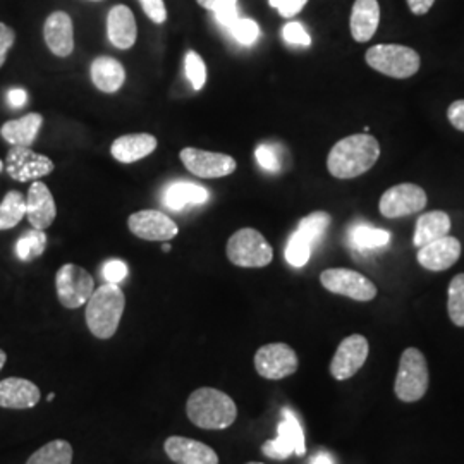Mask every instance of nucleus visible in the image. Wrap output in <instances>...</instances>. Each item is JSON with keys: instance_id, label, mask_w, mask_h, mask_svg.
Wrapping results in <instances>:
<instances>
[{"instance_id": "nucleus-1", "label": "nucleus", "mask_w": 464, "mask_h": 464, "mask_svg": "<svg viewBox=\"0 0 464 464\" xmlns=\"http://www.w3.org/2000/svg\"><path fill=\"white\" fill-rule=\"evenodd\" d=\"M381 157V145L372 134H353L332 147L327 167L337 179H353L368 172Z\"/></svg>"}, {"instance_id": "nucleus-2", "label": "nucleus", "mask_w": 464, "mask_h": 464, "mask_svg": "<svg viewBox=\"0 0 464 464\" xmlns=\"http://www.w3.org/2000/svg\"><path fill=\"white\" fill-rule=\"evenodd\" d=\"M186 415L199 429L224 430L236 421L237 406L226 392L214 387H199L186 402Z\"/></svg>"}, {"instance_id": "nucleus-3", "label": "nucleus", "mask_w": 464, "mask_h": 464, "mask_svg": "<svg viewBox=\"0 0 464 464\" xmlns=\"http://www.w3.org/2000/svg\"><path fill=\"white\" fill-rule=\"evenodd\" d=\"M126 296L119 284H103L86 303V325L102 341L114 337L124 314Z\"/></svg>"}, {"instance_id": "nucleus-4", "label": "nucleus", "mask_w": 464, "mask_h": 464, "mask_svg": "<svg viewBox=\"0 0 464 464\" xmlns=\"http://www.w3.org/2000/svg\"><path fill=\"white\" fill-rule=\"evenodd\" d=\"M365 61L372 69L396 80L415 76L421 64L420 53L415 49L398 44L370 47L366 50Z\"/></svg>"}, {"instance_id": "nucleus-5", "label": "nucleus", "mask_w": 464, "mask_h": 464, "mask_svg": "<svg viewBox=\"0 0 464 464\" xmlns=\"http://www.w3.org/2000/svg\"><path fill=\"white\" fill-rule=\"evenodd\" d=\"M429 391V366L420 349L408 348L399 362L394 392L404 402L420 401Z\"/></svg>"}, {"instance_id": "nucleus-6", "label": "nucleus", "mask_w": 464, "mask_h": 464, "mask_svg": "<svg viewBox=\"0 0 464 464\" xmlns=\"http://www.w3.org/2000/svg\"><path fill=\"white\" fill-rule=\"evenodd\" d=\"M226 253L234 266L243 268H262L274 260V249L264 234L251 227L234 232L227 241Z\"/></svg>"}, {"instance_id": "nucleus-7", "label": "nucleus", "mask_w": 464, "mask_h": 464, "mask_svg": "<svg viewBox=\"0 0 464 464\" xmlns=\"http://www.w3.org/2000/svg\"><path fill=\"white\" fill-rule=\"evenodd\" d=\"M55 289L59 303L67 310H76L95 293V281L83 266L66 264L57 270Z\"/></svg>"}, {"instance_id": "nucleus-8", "label": "nucleus", "mask_w": 464, "mask_h": 464, "mask_svg": "<svg viewBox=\"0 0 464 464\" xmlns=\"http://www.w3.org/2000/svg\"><path fill=\"white\" fill-rule=\"evenodd\" d=\"M320 282L334 295H341L354 301H372L377 296V285L356 270L329 268L322 272Z\"/></svg>"}, {"instance_id": "nucleus-9", "label": "nucleus", "mask_w": 464, "mask_h": 464, "mask_svg": "<svg viewBox=\"0 0 464 464\" xmlns=\"http://www.w3.org/2000/svg\"><path fill=\"white\" fill-rule=\"evenodd\" d=\"M298 366L296 351L284 343L266 344L255 354V368L266 381H282L296 373Z\"/></svg>"}, {"instance_id": "nucleus-10", "label": "nucleus", "mask_w": 464, "mask_h": 464, "mask_svg": "<svg viewBox=\"0 0 464 464\" xmlns=\"http://www.w3.org/2000/svg\"><path fill=\"white\" fill-rule=\"evenodd\" d=\"M5 170L17 183L36 181L53 172V162L47 155L36 153L30 147L13 145L5 157Z\"/></svg>"}, {"instance_id": "nucleus-11", "label": "nucleus", "mask_w": 464, "mask_h": 464, "mask_svg": "<svg viewBox=\"0 0 464 464\" xmlns=\"http://www.w3.org/2000/svg\"><path fill=\"white\" fill-rule=\"evenodd\" d=\"M429 199L421 186L402 183L389 188L379 201V210L387 218L413 216L427 207Z\"/></svg>"}, {"instance_id": "nucleus-12", "label": "nucleus", "mask_w": 464, "mask_h": 464, "mask_svg": "<svg viewBox=\"0 0 464 464\" xmlns=\"http://www.w3.org/2000/svg\"><path fill=\"white\" fill-rule=\"evenodd\" d=\"M262 452L270 459H285L291 454L304 456V433L293 411L284 410V420L279 423L277 439L266 440L262 446Z\"/></svg>"}, {"instance_id": "nucleus-13", "label": "nucleus", "mask_w": 464, "mask_h": 464, "mask_svg": "<svg viewBox=\"0 0 464 464\" xmlns=\"http://www.w3.org/2000/svg\"><path fill=\"white\" fill-rule=\"evenodd\" d=\"M181 160L184 167L203 179H216L231 176L236 170V160L231 155L216 153V151H205V150L188 147L181 151Z\"/></svg>"}, {"instance_id": "nucleus-14", "label": "nucleus", "mask_w": 464, "mask_h": 464, "mask_svg": "<svg viewBox=\"0 0 464 464\" xmlns=\"http://www.w3.org/2000/svg\"><path fill=\"white\" fill-rule=\"evenodd\" d=\"M370 353L368 341L360 334L346 337L335 351L331 362V373L335 381H348L365 365Z\"/></svg>"}, {"instance_id": "nucleus-15", "label": "nucleus", "mask_w": 464, "mask_h": 464, "mask_svg": "<svg viewBox=\"0 0 464 464\" xmlns=\"http://www.w3.org/2000/svg\"><path fill=\"white\" fill-rule=\"evenodd\" d=\"M128 227L136 237L145 241H170L179 227L170 217L159 210H140L128 218Z\"/></svg>"}, {"instance_id": "nucleus-16", "label": "nucleus", "mask_w": 464, "mask_h": 464, "mask_svg": "<svg viewBox=\"0 0 464 464\" xmlns=\"http://www.w3.org/2000/svg\"><path fill=\"white\" fill-rule=\"evenodd\" d=\"M169 459L176 464H218L216 450L189 437L172 435L164 442Z\"/></svg>"}, {"instance_id": "nucleus-17", "label": "nucleus", "mask_w": 464, "mask_h": 464, "mask_svg": "<svg viewBox=\"0 0 464 464\" xmlns=\"http://www.w3.org/2000/svg\"><path fill=\"white\" fill-rule=\"evenodd\" d=\"M418 249V264L431 272L448 270L461 256V243L454 236L440 237Z\"/></svg>"}, {"instance_id": "nucleus-18", "label": "nucleus", "mask_w": 464, "mask_h": 464, "mask_svg": "<svg viewBox=\"0 0 464 464\" xmlns=\"http://www.w3.org/2000/svg\"><path fill=\"white\" fill-rule=\"evenodd\" d=\"M44 38L53 55L69 57L74 50V26L71 16L64 11L52 13L44 24Z\"/></svg>"}, {"instance_id": "nucleus-19", "label": "nucleus", "mask_w": 464, "mask_h": 464, "mask_svg": "<svg viewBox=\"0 0 464 464\" xmlns=\"http://www.w3.org/2000/svg\"><path fill=\"white\" fill-rule=\"evenodd\" d=\"M26 217L34 229L45 231L57 217V207L47 184L34 181L26 197Z\"/></svg>"}, {"instance_id": "nucleus-20", "label": "nucleus", "mask_w": 464, "mask_h": 464, "mask_svg": "<svg viewBox=\"0 0 464 464\" xmlns=\"http://www.w3.org/2000/svg\"><path fill=\"white\" fill-rule=\"evenodd\" d=\"M40 389L34 382L9 377L0 382V408L4 410H32L40 402Z\"/></svg>"}, {"instance_id": "nucleus-21", "label": "nucleus", "mask_w": 464, "mask_h": 464, "mask_svg": "<svg viewBox=\"0 0 464 464\" xmlns=\"http://www.w3.org/2000/svg\"><path fill=\"white\" fill-rule=\"evenodd\" d=\"M381 23V5L379 0H356L351 9L349 28L351 36L358 44H365L373 38Z\"/></svg>"}, {"instance_id": "nucleus-22", "label": "nucleus", "mask_w": 464, "mask_h": 464, "mask_svg": "<svg viewBox=\"0 0 464 464\" xmlns=\"http://www.w3.org/2000/svg\"><path fill=\"white\" fill-rule=\"evenodd\" d=\"M107 34L111 44L121 50H128L136 44L138 28L133 11L128 5H114L107 16Z\"/></svg>"}, {"instance_id": "nucleus-23", "label": "nucleus", "mask_w": 464, "mask_h": 464, "mask_svg": "<svg viewBox=\"0 0 464 464\" xmlns=\"http://www.w3.org/2000/svg\"><path fill=\"white\" fill-rule=\"evenodd\" d=\"M157 145L159 143L153 134H126V136L117 138L111 147V151L117 162L133 164V162L149 157L150 153H153Z\"/></svg>"}, {"instance_id": "nucleus-24", "label": "nucleus", "mask_w": 464, "mask_h": 464, "mask_svg": "<svg viewBox=\"0 0 464 464\" xmlns=\"http://www.w3.org/2000/svg\"><path fill=\"white\" fill-rule=\"evenodd\" d=\"M92 82L103 93H116L126 82V71L122 64L109 55L97 57L90 67Z\"/></svg>"}, {"instance_id": "nucleus-25", "label": "nucleus", "mask_w": 464, "mask_h": 464, "mask_svg": "<svg viewBox=\"0 0 464 464\" xmlns=\"http://www.w3.org/2000/svg\"><path fill=\"white\" fill-rule=\"evenodd\" d=\"M42 126H44V116L34 112V114L19 117V119L7 121L5 124H2L0 134L9 145L30 147L38 138Z\"/></svg>"}, {"instance_id": "nucleus-26", "label": "nucleus", "mask_w": 464, "mask_h": 464, "mask_svg": "<svg viewBox=\"0 0 464 464\" xmlns=\"http://www.w3.org/2000/svg\"><path fill=\"white\" fill-rule=\"evenodd\" d=\"M210 198L207 188L188 181L169 184L164 191V205L170 210H183L189 205H203Z\"/></svg>"}, {"instance_id": "nucleus-27", "label": "nucleus", "mask_w": 464, "mask_h": 464, "mask_svg": "<svg viewBox=\"0 0 464 464\" xmlns=\"http://www.w3.org/2000/svg\"><path fill=\"white\" fill-rule=\"evenodd\" d=\"M450 227H452V222L446 212L433 210V212L423 214L416 222L415 237H413L416 248H421L431 241L446 237L450 232Z\"/></svg>"}, {"instance_id": "nucleus-28", "label": "nucleus", "mask_w": 464, "mask_h": 464, "mask_svg": "<svg viewBox=\"0 0 464 464\" xmlns=\"http://www.w3.org/2000/svg\"><path fill=\"white\" fill-rule=\"evenodd\" d=\"M391 234L383 229H377L370 224H356L349 229V245L358 251L382 248L389 245Z\"/></svg>"}, {"instance_id": "nucleus-29", "label": "nucleus", "mask_w": 464, "mask_h": 464, "mask_svg": "<svg viewBox=\"0 0 464 464\" xmlns=\"http://www.w3.org/2000/svg\"><path fill=\"white\" fill-rule=\"evenodd\" d=\"M23 217H26V198L13 189L0 203V231L14 229Z\"/></svg>"}, {"instance_id": "nucleus-30", "label": "nucleus", "mask_w": 464, "mask_h": 464, "mask_svg": "<svg viewBox=\"0 0 464 464\" xmlns=\"http://www.w3.org/2000/svg\"><path fill=\"white\" fill-rule=\"evenodd\" d=\"M26 464H72V446L63 439L52 440L34 450Z\"/></svg>"}, {"instance_id": "nucleus-31", "label": "nucleus", "mask_w": 464, "mask_h": 464, "mask_svg": "<svg viewBox=\"0 0 464 464\" xmlns=\"http://www.w3.org/2000/svg\"><path fill=\"white\" fill-rule=\"evenodd\" d=\"M47 234L42 229H30L24 232L16 243V255L21 262H32L42 256L47 249Z\"/></svg>"}, {"instance_id": "nucleus-32", "label": "nucleus", "mask_w": 464, "mask_h": 464, "mask_svg": "<svg viewBox=\"0 0 464 464\" xmlns=\"http://www.w3.org/2000/svg\"><path fill=\"white\" fill-rule=\"evenodd\" d=\"M329 226H331V216L327 212H314L299 222L298 232L315 248L316 245L322 241V237L325 236Z\"/></svg>"}, {"instance_id": "nucleus-33", "label": "nucleus", "mask_w": 464, "mask_h": 464, "mask_svg": "<svg viewBox=\"0 0 464 464\" xmlns=\"http://www.w3.org/2000/svg\"><path fill=\"white\" fill-rule=\"evenodd\" d=\"M448 312L454 325L464 327V274H458L449 284Z\"/></svg>"}, {"instance_id": "nucleus-34", "label": "nucleus", "mask_w": 464, "mask_h": 464, "mask_svg": "<svg viewBox=\"0 0 464 464\" xmlns=\"http://www.w3.org/2000/svg\"><path fill=\"white\" fill-rule=\"evenodd\" d=\"M312 249H314V246L310 245V241L304 239V237L296 231L291 236V239H289V243H287V246H285V260H287L289 266L301 268V266H304L308 264V260H310V256H312Z\"/></svg>"}, {"instance_id": "nucleus-35", "label": "nucleus", "mask_w": 464, "mask_h": 464, "mask_svg": "<svg viewBox=\"0 0 464 464\" xmlns=\"http://www.w3.org/2000/svg\"><path fill=\"white\" fill-rule=\"evenodd\" d=\"M184 71L195 90H201L207 82V66L197 52L189 50L184 57Z\"/></svg>"}, {"instance_id": "nucleus-36", "label": "nucleus", "mask_w": 464, "mask_h": 464, "mask_svg": "<svg viewBox=\"0 0 464 464\" xmlns=\"http://www.w3.org/2000/svg\"><path fill=\"white\" fill-rule=\"evenodd\" d=\"M229 32L236 38V42L246 47L253 45L260 38V26L249 17H239L229 28Z\"/></svg>"}, {"instance_id": "nucleus-37", "label": "nucleus", "mask_w": 464, "mask_h": 464, "mask_svg": "<svg viewBox=\"0 0 464 464\" xmlns=\"http://www.w3.org/2000/svg\"><path fill=\"white\" fill-rule=\"evenodd\" d=\"M214 16H216L217 23L220 26H224L226 30H229L232 24L239 19V13H237V0H220L214 7Z\"/></svg>"}, {"instance_id": "nucleus-38", "label": "nucleus", "mask_w": 464, "mask_h": 464, "mask_svg": "<svg viewBox=\"0 0 464 464\" xmlns=\"http://www.w3.org/2000/svg\"><path fill=\"white\" fill-rule=\"evenodd\" d=\"M282 36L287 44L291 45H301V47H310L312 45V36L304 30V26L301 23H287L282 30Z\"/></svg>"}, {"instance_id": "nucleus-39", "label": "nucleus", "mask_w": 464, "mask_h": 464, "mask_svg": "<svg viewBox=\"0 0 464 464\" xmlns=\"http://www.w3.org/2000/svg\"><path fill=\"white\" fill-rule=\"evenodd\" d=\"M255 155H256L258 164L264 167L266 170H270V172H279L281 170V160H279L274 147L260 145L256 151H255Z\"/></svg>"}, {"instance_id": "nucleus-40", "label": "nucleus", "mask_w": 464, "mask_h": 464, "mask_svg": "<svg viewBox=\"0 0 464 464\" xmlns=\"http://www.w3.org/2000/svg\"><path fill=\"white\" fill-rule=\"evenodd\" d=\"M102 276L111 284H119L128 277V266L122 260H109L102 268Z\"/></svg>"}, {"instance_id": "nucleus-41", "label": "nucleus", "mask_w": 464, "mask_h": 464, "mask_svg": "<svg viewBox=\"0 0 464 464\" xmlns=\"http://www.w3.org/2000/svg\"><path fill=\"white\" fill-rule=\"evenodd\" d=\"M145 14L157 24H162L166 23L167 19V9L164 0H140Z\"/></svg>"}, {"instance_id": "nucleus-42", "label": "nucleus", "mask_w": 464, "mask_h": 464, "mask_svg": "<svg viewBox=\"0 0 464 464\" xmlns=\"http://www.w3.org/2000/svg\"><path fill=\"white\" fill-rule=\"evenodd\" d=\"M274 9L279 11L282 17H295L303 11L308 0H268Z\"/></svg>"}, {"instance_id": "nucleus-43", "label": "nucleus", "mask_w": 464, "mask_h": 464, "mask_svg": "<svg viewBox=\"0 0 464 464\" xmlns=\"http://www.w3.org/2000/svg\"><path fill=\"white\" fill-rule=\"evenodd\" d=\"M14 42H16V32L5 23H0V67L5 64L7 53L13 49Z\"/></svg>"}, {"instance_id": "nucleus-44", "label": "nucleus", "mask_w": 464, "mask_h": 464, "mask_svg": "<svg viewBox=\"0 0 464 464\" xmlns=\"http://www.w3.org/2000/svg\"><path fill=\"white\" fill-rule=\"evenodd\" d=\"M448 119L458 131L464 133V100H456L449 105Z\"/></svg>"}, {"instance_id": "nucleus-45", "label": "nucleus", "mask_w": 464, "mask_h": 464, "mask_svg": "<svg viewBox=\"0 0 464 464\" xmlns=\"http://www.w3.org/2000/svg\"><path fill=\"white\" fill-rule=\"evenodd\" d=\"M406 4L410 7V11L416 16H425L433 7L435 0H406Z\"/></svg>"}, {"instance_id": "nucleus-46", "label": "nucleus", "mask_w": 464, "mask_h": 464, "mask_svg": "<svg viewBox=\"0 0 464 464\" xmlns=\"http://www.w3.org/2000/svg\"><path fill=\"white\" fill-rule=\"evenodd\" d=\"M26 100H28V93L23 90V88H13L9 93H7V102L13 109H21L26 105Z\"/></svg>"}, {"instance_id": "nucleus-47", "label": "nucleus", "mask_w": 464, "mask_h": 464, "mask_svg": "<svg viewBox=\"0 0 464 464\" xmlns=\"http://www.w3.org/2000/svg\"><path fill=\"white\" fill-rule=\"evenodd\" d=\"M310 464H334V459H332L331 454L329 452H318V454H315L314 458H312V461H310Z\"/></svg>"}, {"instance_id": "nucleus-48", "label": "nucleus", "mask_w": 464, "mask_h": 464, "mask_svg": "<svg viewBox=\"0 0 464 464\" xmlns=\"http://www.w3.org/2000/svg\"><path fill=\"white\" fill-rule=\"evenodd\" d=\"M199 5L203 7V9H207V11H214V7H216L217 4L220 2V0H197Z\"/></svg>"}, {"instance_id": "nucleus-49", "label": "nucleus", "mask_w": 464, "mask_h": 464, "mask_svg": "<svg viewBox=\"0 0 464 464\" xmlns=\"http://www.w3.org/2000/svg\"><path fill=\"white\" fill-rule=\"evenodd\" d=\"M5 363H7V354H5L4 349H0V372H2V368L5 366Z\"/></svg>"}, {"instance_id": "nucleus-50", "label": "nucleus", "mask_w": 464, "mask_h": 464, "mask_svg": "<svg viewBox=\"0 0 464 464\" xmlns=\"http://www.w3.org/2000/svg\"><path fill=\"white\" fill-rule=\"evenodd\" d=\"M53 399H55V392H50L49 396H47V401H49V402H52Z\"/></svg>"}, {"instance_id": "nucleus-51", "label": "nucleus", "mask_w": 464, "mask_h": 464, "mask_svg": "<svg viewBox=\"0 0 464 464\" xmlns=\"http://www.w3.org/2000/svg\"><path fill=\"white\" fill-rule=\"evenodd\" d=\"M162 249H164V251H170V245H169V243H164V246H162Z\"/></svg>"}, {"instance_id": "nucleus-52", "label": "nucleus", "mask_w": 464, "mask_h": 464, "mask_svg": "<svg viewBox=\"0 0 464 464\" xmlns=\"http://www.w3.org/2000/svg\"><path fill=\"white\" fill-rule=\"evenodd\" d=\"M2 170H4V162L0 160V172H2Z\"/></svg>"}, {"instance_id": "nucleus-53", "label": "nucleus", "mask_w": 464, "mask_h": 464, "mask_svg": "<svg viewBox=\"0 0 464 464\" xmlns=\"http://www.w3.org/2000/svg\"><path fill=\"white\" fill-rule=\"evenodd\" d=\"M246 464H264V463H255V461H253V463H246Z\"/></svg>"}, {"instance_id": "nucleus-54", "label": "nucleus", "mask_w": 464, "mask_h": 464, "mask_svg": "<svg viewBox=\"0 0 464 464\" xmlns=\"http://www.w3.org/2000/svg\"><path fill=\"white\" fill-rule=\"evenodd\" d=\"M92 2H100V0H92Z\"/></svg>"}]
</instances>
